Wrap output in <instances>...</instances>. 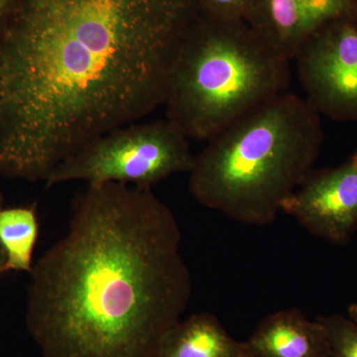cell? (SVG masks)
I'll list each match as a JSON object with an SVG mask.
<instances>
[{
  "instance_id": "obj_9",
  "label": "cell",
  "mask_w": 357,
  "mask_h": 357,
  "mask_svg": "<svg viewBox=\"0 0 357 357\" xmlns=\"http://www.w3.org/2000/svg\"><path fill=\"white\" fill-rule=\"evenodd\" d=\"M245 342L251 357H331L323 326L298 309L269 314Z\"/></svg>"
},
{
  "instance_id": "obj_5",
  "label": "cell",
  "mask_w": 357,
  "mask_h": 357,
  "mask_svg": "<svg viewBox=\"0 0 357 357\" xmlns=\"http://www.w3.org/2000/svg\"><path fill=\"white\" fill-rule=\"evenodd\" d=\"M196 155L190 139L169 119L133 122L95 138L59 164L46 188L84 181L151 189L178 173H190Z\"/></svg>"
},
{
  "instance_id": "obj_6",
  "label": "cell",
  "mask_w": 357,
  "mask_h": 357,
  "mask_svg": "<svg viewBox=\"0 0 357 357\" xmlns=\"http://www.w3.org/2000/svg\"><path fill=\"white\" fill-rule=\"evenodd\" d=\"M293 61L305 100L335 121H357V22L337 20L314 33Z\"/></svg>"
},
{
  "instance_id": "obj_7",
  "label": "cell",
  "mask_w": 357,
  "mask_h": 357,
  "mask_svg": "<svg viewBox=\"0 0 357 357\" xmlns=\"http://www.w3.org/2000/svg\"><path fill=\"white\" fill-rule=\"evenodd\" d=\"M282 213L312 236L335 245L349 243L357 229V151L342 165L314 169Z\"/></svg>"
},
{
  "instance_id": "obj_4",
  "label": "cell",
  "mask_w": 357,
  "mask_h": 357,
  "mask_svg": "<svg viewBox=\"0 0 357 357\" xmlns=\"http://www.w3.org/2000/svg\"><path fill=\"white\" fill-rule=\"evenodd\" d=\"M237 23L213 18L191 28L178 54L164 107L190 140L208 142L289 91L292 61Z\"/></svg>"
},
{
  "instance_id": "obj_8",
  "label": "cell",
  "mask_w": 357,
  "mask_h": 357,
  "mask_svg": "<svg viewBox=\"0 0 357 357\" xmlns=\"http://www.w3.org/2000/svg\"><path fill=\"white\" fill-rule=\"evenodd\" d=\"M253 29L282 57L293 61L302 45L337 20L357 22V0H259Z\"/></svg>"
},
{
  "instance_id": "obj_10",
  "label": "cell",
  "mask_w": 357,
  "mask_h": 357,
  "mask_svg": "<svg viewBox=\"0 0 357 357\" xmlns=\"http://www.w3.org/2000/svg\"><path fill=\"white\" fill-rule=\"evenodd\" d=\"M154 357H251L246 342L230 337L217 317L199 312L178 321L162 337Z\"/></svg>"
},
{
  "instance_id": "obj_1",
  "label": "cell",
  "mask_w": 357,
  "mask_h": 357,
  "mask_svg": "<svg viewBox=\"0 0 357 357\" xmlns=\"http://www.w3.org/2000/svg\"><path fill=\"white\" fill-rule=\"evenodd\" d=\"M198 0H23L0 40V173L43 180L165 103Z\"/></svg>"
},
{
  "instance_id": "obj_13",
  "label": "cell",
  "mask_w": 357,
  "mask_h": 357,
  "mask_svg": "<svg viewBox=\"0 0 357 357\" xmlns=\"http://www.w3.org/2000/svg\"><path fill=\"white\" fill-rule=\"evenodd\" d=\"M259 0H204L213 18L238 20L243 14L250 15Z\"/></svg>"
},
{
  "instance_id": "obj_16",
  "label": "cell",
  "mask_w": 357,
  "mask_h": 357,
  "mask_svg": "<svg viewBox=\"0 0 357 357\" xmlns=\"http://www.w3.org/2000/svg\"><path fill=\"white\" fill-rule=\"evenodd\" d=\"M7 1H8V0H0V13H1V10L4 8V6H6Z\"/></svg>"
},
{
  "instance_id": "obj_14",
  "label": "cell",
  "mask_w": 357,
  "mask_h": 357,
  "mask_svg": "<svg viewBox=\"0 0 357 357\" xmlns=\"http://www.w3.org/2000/svg\"><path fill=\"white\" fill-rule=\"evenodd\" d=\"M6 272V257L3 249L0 245V275Z\"/></svg>"
},
{
  "instance_id": "obj_3",
  "label": "cell",
  "mask_w": 357,
  "mask_h": 357,
  "mask_svg": "<svg viewBox=\"0 0 357 357\" xmlns=\"http://www.w3.org/2000/svg\"><path fill=\"white\" fill-rule=\"evenodd\" d=\"M324 138L321 115L302 96L282 93L206 142L190 192L237 222L271 225L314 170Z\"/></svg>"
},
{
  "instance_id": "obj_2",
  "label": "cell",
  "mask_w": 357,
  "mask_h": 357,
  "mask_svg": "<svg viewBox=\"0 0 357 357\" xmlns=\"http://www.w3.org/2000/svg\"><path fill=\"white\" fill-rule=\"evenodd\" d=\"M172 210L151 189L88 185L30 272L26 326L43 357H154L190 302Z\"/></svg>"
},
{
  "instance_id": "obj_15",
  "label": "cell",
  "mask_w": 357,
  "mask_h": 357,
  "mask_svg": "<svg viewBox=\"0 0 357 357\" xmlns=\"http://www.w3.org/2000/svg\"><path fill=\"white\" fill-rule=\"evenodd\" d=\"M349 318L354 319L357 323V303L349 307Z\"/></svg>"
},
{
  "instance_id": "obj_11",
  "label": "cell",
  "mask_w": 357,
  "mask_h": 357,
  "mask_svg": "<svg viewBox=\"0 0 357 357\" xmlns=\"http://www.w3.org/2000/svg\"><path fill=\"white\" fill-rule=\"evenodd\" d=\"M38 234V218L34 208L0 211V245L6 253V271H32Z\"/></svg>"
},
{
  "instance_id": "obj_12",
  "label": "cell",
  "mask_w": 357,
  "mask_h": 357,
  "mask_svg": "<svg viewBox=\"0 0 357 357\" xmlns=\"http://www.w3.org/2000/svg\"><path fill=\"white\" fill-rule=\"evenodd\" d=\"M330 344L331 357H357V323L342 314L319 316Z\"/></svg>"
},
{
  "instance_id": "obj_17",
  "label": "cell",
  "mask_w": 357,
  "mask_h": 357,
  "mask_svg": "<svg viewBox=\"0 0 357 357\" xmlns=\"http://www.w3.org/2000/svg\"><path fill=\"white\" fill-rule=\"evenodd\" d=\"M2 210V206H1V198H0V211Z\"/></svg>"
}]
</instances>
